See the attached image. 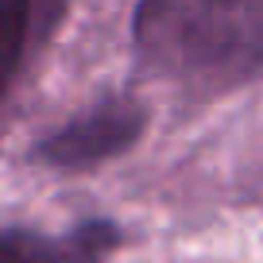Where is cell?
Wrapping results in <instances>:
<instances>
[{
  "label": "cell",
  "mask_w": 263,
  "mask_h": 263,
  "mask_svg": "<svg viewBox=\"0 0 263 263\" xmlns=\"http://www.w3.org/2000/svg\"><path fill=\"white\" fill-rule=\"evenodd\" d=\"M70 0H0V105L12 93L31 47L50 39L58 20H66Z\"/></svg>",
  "instance_id": "cell-3"
},
{
  "label": "cell",
  "mask_w": 263,
  "mask_h": 263,
  "mask_svg": "<svg viewBox=\"0 0 263 263\" xmlns=\"http://www.w3.org/2000/svg\"><path fill=\"white\" fill-rule=\"evenodd\" d=\"M143 105L132 97H105L82 112L78 120L62 124L39 143V159L58 171H89L97 163L124 155L143 132Z\"/></svg>",
  "instance_id": "cell-2"
},
{
  "label": "cell",
  "mask_w": 263,
  "mask_h": 263,
  "mask_svg": "<svg viewBox=\"0 0 263 263\" xmlns=\"http://www.w3.org/2000/svg\"><path fill=\"white\" fill-rule=\"evenodd\" d=\"M120 232L105 221H89L66 240H47L24 229H0V263H97L116 248Z\"/></svg>",
  "instance_id": "cell-4"
},
{
  "label": "cell",
  "mask_w": 263,
  "mask_h": 263,
  "mask_svg": "<svg viewBox=\"0 0 263 263\" xmlns=\"http://www.w3.org/2000/svg\"><path fill=\"white\" fill-rule=\"evenodd\" d=\"M132 39L147 70L217 97L263 74V0H140Z\"/></svg>",
  "instance_id": "cell-1"
}]
</instances>
